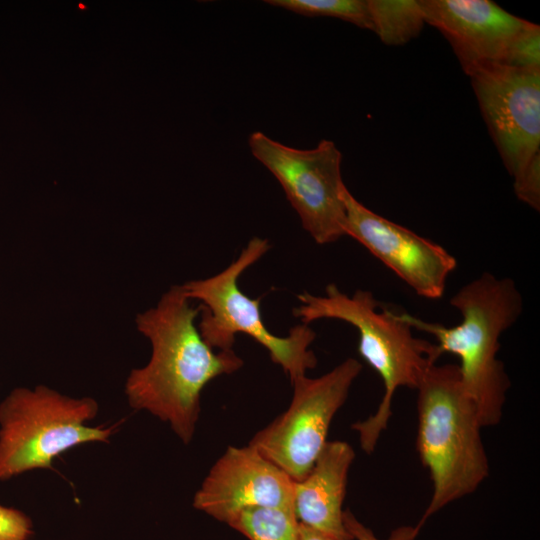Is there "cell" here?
I'll use <instances>...</instances> for the list:
<instances>
[{"mask_svg": "<svg viewBox=\"0 0 540 540\" xmlns=\"http://www.w3.org/2000/svg\"><path fill=\"white\" fill-rule=\"evenodd\" d=\"M193 306L181 285H173L157 304L138 314V331L151 343L149 362L133 369L126 379L130 406L146 410L164 422L188 444L194 435L204 387L221 375L243 366L233 350L215 352L202 338Z\"/></svg>", "mask_w": 540, "mask_h": 540, "instance_id": "obj_1", "label": "cell"}, {"mask_svg": "<svg viewBox=\"0 0 540 540\" xmlns=\"http://www.w3.org/2000/svg\"><path fill=\"white\" fill-rule=\"evenodd\" d=\"M462 320L447 327L409 313H400L413 328L435 338L438 358L456 355L463 388L482 427L497 425L503 415L510 380L498 359L500 337L519 319L523 300L515 282L484 272L463 285L450 299Z\"/></svg>", "mask_w": 540, "mask_h": 540, "instance_id": "obj_2", "label": "cell"}, {"mask_svg": "<svg viewBox=\"0 0 540 540\" xmlns=\"http://www.w3.org/2000/svg\"><path fill=\"white\" fill-rule=\"evenodd\" d=\"M297 298L300 305L293 309V315L301 323L335 319L355 327L360 356L382 379L384 394L376 412L352 424L362 450L370 454L387 428L395 392L402 387L416 390L426 371L436 363L435 343L414 336L413 328L401 314L381 307L368 290L359 289L349 296L329 284L324 295L303 292Z\"/></svg>", "mask_w": 540, "mask_h": 540, "instance_id": "obj_3", "label": "cell"}, {"mask_svg": "<svg viewBox=\"0 0 540 540\" xmlns=\"http://www.w3.org/2000/svg\"><path fill=\"white\" fill-rule=\"evenodd\" d=\"M417 391L416 449L432 483L420 528L445 506L475 492L489 476L483 428L458 365L433 364Z\"/></svg>", "mask_w": 540, "mask_h": 540, "instance_id": "obj_4", "label": "cell"}, {"mask_svg": "<svg viewBox=\"0 0 540 540\" xmlns=\"http://www.w3.org/2000/svg\"><path fill=\"white\" fill-rule=\"evenodd\" d=\"M269 249L267 239L253 237L224 270L181 287L188 299L200 301L197 327L211 348L233 350L236 334H246L268 351L270 359L282 367L292 382L317 365L310 350L315 331L309 324L301 323L292 327L287 336L274 335L263 322L260 299L248 297L238 285L242 273Z\"/></svg>", "mask_w": 540, "mask_h": 540, "instance_id": "obj_5", "label": "cell"}, {"mask_svg": "<svg viewBox=\"0 0 540 540\" xmlns=\"http://www.w3.org/2000/svg\"><path fill=\"white\" fill-rule=\"evenodd\" d=\"M98 409L93 398H72L45 385L13 389L0 403V481L52 469L56 457L78 445L108 442L116 425H86Z\"/></svg>", "mask_w": 540, "mask_h": 540, "instance_id": "obj_6", "label": "cell"}, {"mask_svg": "<svg viewBox=\"0 0 540 540\" xmlns=\"http://www.w3.org/2000/svg\"><path fill=\"white\" fill-rule=\"evenodd\" d=\"M361 370L357 359L347 358L320 377L294 379L288 409L257 432L249 445L293 481L304 479L327 443L332 419Z\"/></svg>", "mask_w": 540, "mask_h": 540, "instance_id": "obj_7", "label": "cell"}, {"mask_svg": "<svg viewBox=\"0 0 540 540\" xmlns=\"http://www.w3.org/2000/svg\"><path fill=\"white\" fill-rule=\"evenodd\" d=\"M248 144L252 155L280 183L303 228L317 244H330L345 236L342 154L334 142L323 139L314 148L297 149L256 131Z\"/></svg>", "mask_w": 540, "mask_h": 540, "instance_id": "obj_8", "label": "cell"}, {"mask_svg": "<svg viewBox=\"0 0 540 540\" xmlns=\"http://www.w3.org/2000/svg\"><path fill=\"white\" fill-rule=\"evenodd\" d=\"M464 72L503 164L515 180L540 152V69L484 62Z\"/></svg>", "mask_w": 540, "mask_h": 540, "instance_id": "obj_9", "label": "cell"}, {"mask_svg": "<svg viewBox=\"0 0 540 540\" xmlns=\"http://www.w3.org/2000/svg\"><path fill=\"white\" fill-rule=\"evenodd\" d=\"M345 207V236L364 246L417 295L443 296L456 259L441 245L373 212L347 189L341 192Z\"/></svg>", "mask_w": 540, "mask_h": 540, "instance_id": "obj_10", "label": "cell"}, {"mask_svg": "<svg viewBox=\"0 0 540 540\" xmlns=\"http://www.w3.org/2000/svg\"><path fill=\"white\" fill-rule=\"evenodd\" d=\"M193 506L225 523L250 508H294V481L253 446H230L210 469Z\"/></svg>", "mask_w": 540, "mask_h": 540, "instance_id": "obj_11", "label": "cell"}, {"mask_svg": "<svg viewBox=\"0 0 540 540\" xmlns=\"http://www.w3.org/2000/svg\"><path fill=\"white\" fill-rule=\"evenodd\" d=\"M425 23L449 42L463 71L502 62L514 39L530 24L490 0H419Z\"/></svg>", "mask_w": 540, "mask_h": 540, "instance_id": "obj_12", "label": "cell"}, {"mask_svg": "<svg viewBox=\"0 0 540 540\" xmlns=\"http://www.w3.org/2000/svg\"><path fill=\"white\" fill-rule=\"evenodd\" d=\"M354 458V449L347 442L327 441L307 476L294 481V511L300 523L336 537L352 538L344 525L342 505Z\"/></svg>", "mask_w": 540, "mask_h": 540, "instance_id": "obj_13", "label": "cell"}, {"mask_svg": "<svg viewBox=\"0 0 540 540\" xmlns=\"http://www.w3.org/2000/svg\"><path fill=\"white\" fill-rule=\"evenodd\" d=\"M368 7L372 31L385 45L410 42L425 24L419 0H368Z\"/></svg>", "mask_w": 540, "mask_h": 540, "instance_id": "obj_14", "label": "cell"}, {"mask_svg": "<svg viewBox=\"0 0 540 540\" xmlns=\"http://www.w3.org/2000/svg\"><path fill=\"white\" fill-rule=\"evenodd\" d=\"M250 540H299V521L292 507H256L228 523Z\"/></svg>", "mask_w": 540, "mask_h": 540, "instance_id": "obj_15", "label": "cell"}, {"mask_svg": "<svg viewBox=\"0 0 540 540\" xmlns=\"http://www.w3.org/2000/svg\"><path fill=\"white\" fill-rule=\"evenodd\" d=\"M266 3L304 16H326L372 31L368 0H266Z\"/></svg>", "mask_w": 540, "mask_h": 540, "instance_id": "obj_16", "label": "cell"}, {"mask_svg": "<svg viewBox=\"0 0 540 540\" xmlns=\"http://www.w3.org/2000/svg\"><path fill=\"white\" fill-rule=\"evenodd\" d=\"M501 63L509 66L540 69V27L530 24L514 39Z\"/></svg>", "mask_w": 540, "mask_h": 540, "instance_id": "obj_17", "label": "cell"}, {"mask_svg": "<svg viewBox=\"0 0 540 540\" xmlns=\"http://www.w3.org/2000/svg\"><path fill=\"white\" fill-rule=\"evenodd\" d=\"M517 198L534 210H540V152L530 161L522 175L514 180Z\"/></svg>", "mask_w": 540, "mask_h": 540, "instance_id": "obj_18", "label": "cell"}, {"mask_svg": "<svg viewBox=\"0 0 540 540\" xmlns=\"http://www.w3.org/2000/svg\"><path fill=\"white\" fill-rule=\"evenodd\" d=\"M32 534L33 525L25 513L0 504V540H29Z\"/></svg>", "mask_w": 540, "mask_h": 540, "instance_id": "obj_19", "label": "cell"}, {"mask_svg": "<svg viewBox=\"0 0 540 540\" xmlns=\"http://www.w3.org/2000/svg\"><path fill=\"white\" fill-rule=\"evenodd\" d=\"M343 521L347 532L353 540H416L421 530L418 525L399 526L386 539H379L370 528L359 522L349 510H344Z\"/></svg>", "mask_w": 540, "mask_h": 540, "instance_id": "obj_20", "label": "cell"}, {"mask_svg": "<svg viewBox=\"0 0 540 540\" xmlns=\"http://www.w3.org/2000/svg\"><path fill=\"white\" fill-rule=\"evenodd\" d=\"M299 540H353L352 538H340L322 531L316 530L299 522Z\"/></svg>", "mask_w": 540, "mask_h": 540, "instance_id": "obj_21", "label": "cell"}]
</instances>
